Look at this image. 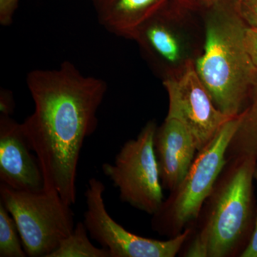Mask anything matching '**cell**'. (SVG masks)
Listing matches in <instances>:
<instances>
[{"mask_svg":"<svg viewBox=\"0 0 257 257\" xmlns=\"http://www.w3.org/2000/svg\"><path fill=\"white\" fill-rule=\"evenodd\" d=\"M154 150L161 184L172 192L192 167L198 153L197 142L181 121L166 117L155 132Z\"/></svg>","mask_w":257,"mask_h":257,"instance_id":"11","label":"cell"},{"mask_svg":"<svg viewBox=\"0 0 257 257\" xmlns=\"http://www.w3.org/2000/svg\"><path fill=\"white\" fill-rule=\"evenodd\" d=\"M163 85L169 98L166 117L178 120L187 126L197 142L198 152L207 146L233 118L217 109L198 75L195 63L164 79Z\"/></svg>","mask_w":257,"mask_h":257,"instance_id":"9","label":"cell"},{"mask_svg":"<svg viewBox=\"0 0 257 257\" xmlns=\"http://www.w3.org/2000/svg\"><path fill=\"white\" fill-rule=\"evenodd\" d=\"M0 202L15 219L28 256L50 257L75 227L72 206L56 191L26 192L1 183Z\"/></svg>","mask_w":257,"mask_h":257,"instance_id":"6","label":"cell"},{"mask_svg":"<svg viewBox=\"0 0 257 257\" xmlns=\"http://www.w3.org/2000/svg\"><path fill=\"white\" fill-rule=\"evenodd\" d=\"M157 128L154 120L148 121L136 139L121 147L113 165L104 163L101 167L119 189L121 202L152 216L165 199L154 150Z\"/></svg>","mask_w":257,"mask_h":257,"instance_id":"7","label":"cell"},{"mask_svg":"<svg viewBox=\"0 0 257 257\" xmlns=\"http://www.w3.org/2000/svg\"><path fill=\"white\" fill-rule=\"evenodd\" d=\"M101 181L92 177L85 191L87 209L84 222L89 236L110 253L111 257H175L193 231L189 226L174 238L158 240L130 232L112 219L106 210Z\"/></svg>","mask_w":257,"mask_h":257,"instance_id":"8","label":"cell"},{"mask_svg":"<svg viewBox=\"0 0 257 257\" xmlns=\"http://www.w3.org/2000/svg\"><path fill=\"white\" fill-rule=\"evenodd\" d=\"M238 8L246 25L251 28H257V0L238 3Z\"/></svg>","mask_w":257,"mask_h":257,"instance_id":"16","label":"cell"},{"mask_svg":"<svg viewBox=\"0 0 257 257\" xmlns=\"http://www.w3.org/2000/svg\"><path fill=\"white\" fill-rule=\"evenodd\" d=\"M20 0H0V24L2 26L12 25Z\"/></svg>","mask_w":257,"mask_h":257,"instance_id":"17","label":"cell"},{"mask_svg":"<svg viewBox=\"0 0 257 257\" xmlns=\"http://www.w3.org/2000/svg\"><path fill=\"white\" fill-rule=\"evenodd\" d=\"M90 1H92H92H93V0H90Z\"/></svg>","mask_w":257,"mask_h":257,"instance_id":"23","label":"cell"},{"mask_svg":"<svg viewBox=\"0 0 257 257\" xmlns=\"http://www.w3.org/2000/svg\"><path fill=\"white\" fill-rule=\"evenodd\" d=\"M205 39L195 68L219 110L239 116L247 105L257 69L246 44L248 25L236 0L204 10Z\"/></svg>","mask_w":257,"mask_h":257,"instance_id":"3","label":"cell"},{"mask_svg":"<svg viewBox=\"0 0 257 257\" xmlns=\"http://www.w3.org/2000/svg\"><path fill=\"white\" fill-rule=\"evenodd\" d=\"M26 83L35 110L22 127L41 167L44 189L56 191L73 205L81 150L97 127L107 84L84 75L69 61L57 69L31 71Z\"/></svg>","mask_w":257,"mask_h":257,"instance_id":"1","label":"cell"},{"mask_svg":"<svg viewBox=\"0 0 257 257\" xmlns=\"http://www.w3.org/2000/svg\"><path fill=\"white\" fill-rule=\"evenodd\" d=\"M22 124L10 116H0V181L16 190L40 192L43 175Z\"/></svg>","mask_w":257,"mask_h":257,"instance_id":"10","label":"cell"},{"mask_svg":"<svg viewBox=\"0 0 257 257\" xmlns=\"http://www.w3.org/2000/svg\"><path fill=\"white\" fill-rule=\"evenodd\" d=\"M205 39L204 10L194 0H172L149 18L131 40L152 70L162 79L195 63Z\"/></svg>","mask_w":257,"mask_h":257,"instance_id":"4","label":"cell"},{"mask_svg":"<svg viewBox=\"0 0 257 257\" xmlns=\"http://www.w3.org/2000/svg\"><path fill=\"white\" fill-rule=\"evenodd\" d=\"M256 165L253 157L226 159L179 256L241 257L254 226Z\"/></svg>","mask_w":257,"mask_h":257,"instance_id":"2","label":"cell"},{"mask_svg":"<svg viewBox=\"0 0 257 257\" xmlns=\"http://www.w3.org/2000/svg\"><path fill=\"white\" fill-rule=\"evenodd\" d=\"M172 0H93L101 26L116 36L132 39L149 18Z\"/></svg>","mask_w":257,"mask_h":257,"instance_id":"12","label":"cell"},{"mask_svg":"<svg viewBox=\"0 0 257 257\" xmlns=\"http://www.w3.org/2000/svg\"><path fill=\"white\" fill-rule=\"evenodd\" d=\"M223 0H194L199 8L202 10H207L219 4Z\"/></svg>","mask_w":257,"mask_h":257,"instance_id":"21","label":"cell"},{"mask_svg":"<svg viewBox=\"0 0 257 257\" xmlns=\"http://www.w3.org/2000/svg\"><path fill=\"white\" fill-rule=\"evenodd\" d=\"M238 3H244V2L248 1V0H236Z\"/></svg>","mask_w":257,"mask_h":257,"instance_id":"22","label":"cell"},{"mask_svg":"<svg viewBox=\"0 0 257 257\" xmlns=\"http://www.w3.org/2000/svg\"><path fill=\"white\" fill-rule=\"evenodd\" d=\"M254 180L257 184V165L254 172ZM241 257H257V205L252 234L247 246L245 248Z\"/></svg>","mask_w":257,"mask_h":257,"instance_id":"20","label":"cell"},{"mask_svg":"<svg viewBox=\"0 0 257 257\" xmlns=\"http://www.w3.org/2000/svg\"><path fill=\"white\" fill-rule=\"evenodd\" d=\"M15 99L13 93L2 89L0 93V111L2 115L11 116L15 111Z\"/></svg>","mask_w":257,"mask_h":257,"instance_id":"18","label":"cell"},{"mask_svg":"<svg viewBox=\"0 0 257 257\" xmlns=\"http://www.w3.org/2000/svg\"><path fill=\"white\" fill-rule=\"evenodd\" d=\"M241 120V113L229 120L209 145L198 152L182 182L152 215L155 232L170 239L194 224L224 168L228 147Z\"/></svg>","mask_w":257,"mask_h":257,"instance_id":"5","label":"cell"},{"mask_svg":"<svg viewBox=\"0 0 257 257\" xmlns=\"http://www.w3.org/2000/svg\"><path fill=\"white\" fill-rule=\"evenodd\" d=\"M0 256L26 257L15 219L0 202Z\"/></svg>","mask_w":257,"mask_h":257,"instance_id":"15","label":"cell"},{"mask_svg":"<svg viewBox=\"0 0 257 257\" xmlns=\"http://www.w3.org/2000/svg\"><path fill=\"white\" fill-rule=\"evenodd\" d=\"M246 44L248 53L257 69V28L248 27L246 29Z\"/></svg>","mask_w":257,"mask_h":257,"instance_id":"19","label":"cell"},{"mask_svg":"<svg viewBox=\"0 0 257 257\" xmlns=\"http://www.w3.org/2000/svg\"><path fill=\"white\" fill-rule=\"evenodd\" d=\"M235 157L257 159V77L251 88L247 105L241 112L239 127L226 152V159Z\"/></svg>","mask_w":257,"mask_h":257,"instance_id":"13","label":"cell"},{"mask_svg":"<svg viewBox=\"0 0 257 257\" xmlns=\"http://www.w3.org/2000/svg\"><path fill=\"white\" fill-rule=\"evenodd\" d=\"M89 233L84 222H78L58 248L50 257H111L105 248L96 247L88 236Z\"/></svg>","mask_w":257,"mask_h":257,"instance_id":"14","label":"cell"}]
</instances>
